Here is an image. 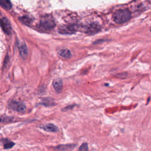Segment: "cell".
Instances as JSON below:
<instances>
[{"label": "cell", "instance_id": "cell-9", "mask_svg": "<svg viewBox=\"0 0 151 151\" xmlns=\"http://www.w3.org/2000/svg\"><path fill=\"white\" fill-rule=\"evenodd\" d=\"M58 53L60 56H61L62 57L65 58H70L71 56V53L70 51L68 49L65 48L60 49L58 51Z\"/></svg>", "mask_w": 151, "mask_h": 151}, {"label": "cell", "instance_id": "cell-4", "mask_svg": "<svg viewBox=\"0 0 151 151\" xmlns=\"http://www.w3.org/2000/svg\"><path fill=\"white\" fill-rule=\"evenodd\" d=\"M79 28L78 25L68 24L63 25L58 29V32L61 34H74Z\"/></svg>", "mask_w": 151, "mask_h": 151}, {"label": "cell", "instance_id": "cell-8", "mask_svg": "<svg viewBox=\"0 0 151 151\" xmlns=\"http://www.w3.org/2000/svg\"><path fill=\"white\" fill-rule=\"evenodd\" d=\"M19 51L21 56L23 58H25L28 55V49L27 47L24 42L21 43L19 46Z\"/></svg>", "mask_w": 151, "mask_h": 151}, {"label": "cell", "instance_id": "cell-13", "mask_svg": "<svg viewBox=\"0 0 151 151\" xmlns=\"http://www.w3.org/2000/svg\"><path fill=\"white\" fill-rule=\"evenodd\" d=\"M44 104L47 106H53L55 104L54 101L51 99H45L44 100V102H43Z\"/></svg>", "mask_w": 151, "mask_h": 151}, {"label": "cell", "instance_id": "cell-10", "mask_svg": "<svg viewBox=\"0 0 151 151\" xmlns=\"http://www.w3.org/2000/svg\"><path fill=\"white\" fill-rule=\"evenodd\" d=\"M76 146L75 145L73 144H68V145H59L57 146L55 149H57V150H61V151H65V150H68L73 149Z\"/></svg>", "mask_w": 151, "mask_h": 151}, {"label": "cell", "instance_id": "cell-3", "mask_svg": "<svg viewBox=\"0 0 151 151\" xmlns=\"http://www.w3.org/2000/svg\"><path fill=\"white\" fill-rule=\"evenodd\" d=\"M101 30V27L96 22H91L84 25L82 28V31L86 34H94Z\"/></svg>", "mask_w": 151, "mask_h": 151}, {"label": "cell", "instance_id": "cell-17", "mask_svg": "<svg viewBox=\"0 0 151 151\" xmlns=\"http://www.w3.org/2000/svg\"><path fill=\"white\" fill-rule=\"evenodd\" d=\"M1 121H2V120H1V119H0V122H1Z\"/></svg>", "mask_w": 151, "mask_h": 151}, {"label": "cell", "instance_id": "cell-11", "mask_svg": "<svg viewBox=\"0 0 151 151\" xmlns=\"http://www.w3.org/2000/svg\"><path fill=\"white\" fill-rule=\"evenodd\" d=\"M42 129L45 131L50 132H56L58 130V127L55 125L51 123L46 124L45 126L42 127Z\"/></svg>", "mask_w": 151, "mask_h": 151}, {"label": "cell", "instance_id": "cell-6", "mask_svg": "<svg viewBox=\"0 0 151 151\" xmlns=\"http://www.w3.org/2000/svg\"><path fill=\"white\" fill-rule=\"evenodd\" d=\"M0 21H1V25L3 30L4 31V32L6 34H9L11 32V24H10L9 21L8 20V19L6 18H4L1 19Z\"/></svg>", "mask_w": 151, "mask_h": 151}, {"label": "cell", "instance_id": "cell-15", "mask_svg": "<svg viewBox=\"0 0 151 151\" xmlns=\"http://www.w3.org/2000/svg\"><path fill=\"white\" fill-rule=\"evenodd\" d=\"M88 150V144L86 143H83L79 147L78 151H87Z\"/></svg>", "mask_w": 151, "mask_h": 151}, {"label": "cell", "instance_id": "cell-12", "mask_svg": "<svg viewBox=\"0 0 151 151\" xmlns=\"http://www.w3.org/2000/svg\"><path fill=\"white\" fill-rule=\"evenodd\" d=\"M0 5L6 9H9L12 7V4L9 1L0 0Z\"/></svg>", "mask_w": 151, "mask_h": 151}, {"label": "cell", "instance_id": "cell-5", "mask_svg": "<svg viewBox=\"0 0 151 151\" xmlns=\"http://www.w3.org/2000/svg\"><path fill=\"white\" fill-rule=\"evenodd\" d=\"M9 107L11 109L15 110L19 112H24L26 110L25 106L22 103H18L14 101L9 104Z\"/></svg>", "mask_w": 151, "mask_h": 151}, {"label": "cell", "instance_id": "cell-16", "mask_svg": "<svg viewBox=\"0 0 151 151\" xmlns=\"http://www.w3.org/2000/svg\"><path fill=\"white\" fill-rule=\"evenodd\" d=\"M150 32H151V27H150Z\"/></svg>", "mask_w": 151, "mask_h": 151}, {"label": "cell", "instance_id": "cell-2", "mask_svg": "<svg viewBox=\"0 0 151 151\" xmlns=\"http://www.w3.org/2000/svg\"><path fill=\"white\" fill-rule=\"evenodd\" d=\"M55 26V22L51 15L48 14L43 16L40 20L39 27L44 31L52 29Z\"/></svg>", "mask_w": 151, "mask_h": 151}, {"label": "cell", "instance_id": "cell-7", "mask_svg": "<svg viewBox=\"0 0 151 151\" xmlns=\"http://www.w3.org/2000/svg\"><path fill=\"white\" fill-rule=\"evenodd\" d=\"M52 86L55 90L60 93L63 89V81L61 78H56L52 82Z\"/></svg>", "mask_w": 151, "mask_h": 151}, {"label": "cell", "instance_id": "cell-14", "mask_svg": "<svg viewBox=\"0 0 151 151\" xmlns=\"http://www.w3.org/2000/svg\"><path fill=\"white\" fill-rule=\"evenodd\" d=\"M14 143H13L12 142H11V141H8L5 143H4V147L5 149H10L11 147H12L14 145Z\"/></svg>", "mask_w": 151, "mask_h": 151}, {"label": "cell", "instance_id": "cell-1", "mask_svg": "<svg viewBox=\"0 0 151 151\" xmlns=\"http://www.w3.org/2000/svg\"><path fill=\"white\" fill-rule=\"evenodd\" d=\"M112 18L116 23L123 24L130 19L131 12L127 9H120L114 12Z\"/></svg>", "mask_w": 151, "mask_h": 151}]
</instances>
